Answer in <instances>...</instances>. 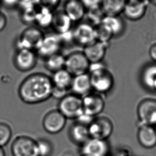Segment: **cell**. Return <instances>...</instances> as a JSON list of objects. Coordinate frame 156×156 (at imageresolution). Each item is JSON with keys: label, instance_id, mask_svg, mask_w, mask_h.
I'll list each match as a JSON object with an SVG mask.
<instances>
[{"label": "cell", "instance_id": "obj_1", "mask_svg": "<svg viewBox=\"0 0 156 156\" xmlns=\"http://www.w3.org/2000/svg\"><path fill=\"white\" fill-rule=\"evenodd\" d=\"M53 89L51 77L42 73H35L28 75L22 80L18 94L25 104L35 105L52 97Z\"/></svg>", "mask_w": 156, "mask_h": 156}, {"label": "cell", "instance_id": "obj_2", "mask_svg": "<svg viewBox=\"0 0 156 156\" xmlns=\"http://www.w3.org/2000/svg\"><path fill=\"white\" fill-rule=\"evenodd\" d=\"M88 73L94 92L104 95L113 89L115 84L114 75L102 62L91 64Z\"/></svg>", "mask_w": 156, "mask_h": 156}, {"label": "cell", "instance_id": "obj_3", "mask_svg": "<svg viewBox=\"0 0 156 156\" xmlns=\"http://www.w3.org/2000/svg\"><path fill=\"white\" fill-rule=\"evenodd\" d=\"M57 109L67 119L77 120L84 114L82 97L68 93L60 100Z\"/></svg>", "mask_w": 156, "mask_h": 156}, {"label": "cell", "instance_id": "obj_4", "mask_svg": "<svg viewBox=\"0 0 156 156\" xmlns=\"http://www.w3.org/2000/svg\"><path fill=\"white\" fill-rule=\"evenodd\" d=\"M45 34L36 26H30L22 32L17 42V49H26L36 51Z\"/></svg>", "mask_w": 156, "mask_h": 156}, {"label": "cell", "instance_id": "obj_5", "mask_svg": "<svg viewBox=\"0 0 156 156\" xmlns=\"http://www.w3.org/2000/svg\"><path fill=\"white\" fill-rule=\"evenodd\" d=\"M90 137L107 140L114 131V124L107 116H98L93 119L88 126Z\"/></svg>", "mask_w": 156, "mask_h": 156}, {"label": "cell", "instance_id": "obj_6", "mask_svg": "<svg viewBox=\"0 0 156 156\" xmlns=\"http://www.w3.org/2000/svg\"><path fill=\"white\" fill-rule=\"evenodd\" d=\"M90 65L83 51H74L66 56L65 68L73 76L88 73Z\"/></svg>", "mask_w": 156, "mask_h": 156}, {"label": "cell", "instance_id": "obj_7", "mask_svg": "<svg viewBox=\"0 0 156 156\" xmlns=\"http://www.w3.org/2000/svg\"><path fill=\"white\" fill-rule=\"evenodd\" d=\"M73 41L83 48L92 44L97 41L95 27L87 21L77 23L72 30Z\"/></svg>", "mask_w": 156, "mask_h": 156}, {"label": "cell", "instance_id": "obj_8", "mask_svg": "<svg viewBox=\"0 0 156 156\" xmlns=\"http://www.w3.org/2000/svg\"><path fill=\"white\" fill-rule=\"evenodd\" d=\"M13 156H39L37 141L26 135L15 138L11 146Z\"/></svg>", "mask_w": 156, "mask_h": 156}, {"label": "cell", "instance_id": "obj_9", "mask_svg": "<svg viewBox=\"0 0 156 156\" xmlns=\"http://www.w3.org/2000/svg\"><path fill=\"white\" fill-rule=\"evenodd\" d=\"M84 114L91 118H95L103 112L105 107L103 94L92 91L82 97Z\"/></svg>", "mask_w": 156, "mask_h": 156}, {"label": "cell", "instance_id": "obj_10", "mask_svg": "<svg viewBox=\"0 0 156 156\" xmlns=\"http://www.w3.org/2000/svg\"><path fill=\"white\" fill-rule=\"evenodd\" d=\"M38 58L35 51L30 49H17L13 56V65L19 72H30L36 67Z\"/></svg>", "mask_w": 156, "mask_h": 156}, {"label": "cell", "instance_id": "obj_11", "mask_svg": "<svg viewBox=\"0 0 156 156\" xmlns=\"http://www.w3.org/2000/svg\"><path fill=\"white\" fill-rule=\"evenodd\" d=\"M63 43L61 36L55 32L45 34L44 37L36 52L38 57L45 59L51 55L60 52Z\"/></svg>", "mask_w": 156, "mask_h": 156}, {"label": "cell", "instance_id": "obj_12", "mask_svg": "<svg viewBox=\"0 0 156 156\" xmlns=\"http://www.w3.org/2000/svg\"><path fill=\"white\" fill-rule=\"evenodd\" d=\"M67 120L58 109L51 110L47 112L43 118V127L49 134H56L63 130Z\"/></svg>", "mask_w": 156, "mask_h": 156}, {"label": "cell", "instance_id": "obj_13", "mask_svg": "<svg viewBox=\"0 0 156 156\" xmlns=\"http://www.w3.org/2000/svg\"><path fill=\"white\" fill-rule=\"evenodd\" d=\"M137 115L140 125L154 126L156 124V100L147 98L140 102Z\"/></svg>", "mask_w": 156, "mask_h": 156}, {"label": "cell", "instance_id": "obj_14", "mask_svg": "<svg viewBox=\"0 0 156 156\" xmlns=\"http://www.w3.org/2000/svg\"><path fill=\"white\" fill-rule=\"evenodd\" d=\"M149 3V0H127L122 14L129 20H139L146 14Z\"/></svg>", "mask_w": 156, "mask_h": 156}, {"label": "cell", "instance_id": "obj_15", "mask_svg": "<svg viewBox=\"0 0 156 156\" xmlns=\"http://www.w3.org/2000/svg\"><path fill=\"white\" fill-rule=\"evenodd\" d=\"M73 22L63 10H55L53 11L51 27L55 33L63 35L71 33L73 28Z\"/></svg>", "mask_w": 156, "mask_h": 156}, {"label": "cell", "instance_id": "obj_16", "mask_svg": "<svg viewBox=\"0 0 156 156\" xmlns=\"http://www.w3.org/2000/svg\"><path fill=\"white\" fill-rule=\"evenodd\" d=\"M109 144L107 140L91 138L83 145L82 154L89 156H108Z\"/></svg>", "mask_w": 156, "mask_h": 156}, {"label": "cell", "instance_id": "obj_17", "mask_svg": "<svg viewBox=\"0 0 156 156\" xmlns=\"http://www.w3.org/2000/svg\"><path fill=\"white\" fill-rule=\"evenodd\" d=\"M62 10L73 23H77L85 17L87 9L80 0H66Z\"/></svg>", "mask_w": 156, "mask_h": 156}, {"label": "cell", "instance_id": "obj_18", "mask_svg": "<svg viewBox=\"0 0 156 156\" xmlns=\"http://www.w3.org/2000/svg\"><path fill=\"white\" fill-rule=\"evenodd\" d=\"M108 44L96 41L92 44L83 48V52L91 64L102 62L105 57Z\"/></svg>", "mask_w": 156, "mask_h": 156}, {"label": "cell", "instance_id": "obj_19", "mask_svg": "<svg viewBox=\"0 0 156 156\" xmlns=\"http://www.w3.org/2000/svg\"><path fill=\"white\" fill-rule=\"evenodd\" d=\"M70 90L72 93L83 97L93 91L89 73L73 76Z\"/></svg>", "mask_w": 156, "mask_h": 156}, {"label": "cell", "instance_id": "obj_20", "mask_svg": "<svg viewBox=\"0 0 156 156\" xmlns=\"http://www.w3.org/2000/svg\"><path fill=\"white\" fill-rule=\"evenodd\" d=\"M69 135L72 141L82 146L91 139L88 126L77 121L70 127Z\"/></svg>", "mask_w": 156, "mask_h": 156}, {"label": "cell", "instance_id": "obj_21", "mask_svg": "<svg viewBox=\"0 0 156 156\" xmlns=\"http://www.w3.org/2000/svg\"><path fill=\"white\" fill-rule=\"evenodd\" d=\"M139 144L145 148H152L156 146V132L154 127L140 125L137 132Z\"/></svg>", "mask_w": 156, "mask_h": 156}, {"label": "cell", "instance_id": "obj_22", "mask_svg": "<svg viewBox=\"0 0 156 156\" xmlns=\"http://www.w3.org/2000/svg\"><path fill=\"white\" fill-rule=\"evenodd\" d=\"M101 23L109 29L114 37L122 35L126 28L124 19L120 15L105 16Z\"/></svg>", "mask_w": 156, "mask_h": 156}, {"label": "cell", "instance_id": "obj_23", "mask_svg": "<svg viewBox=\"0 0 156 156\" xmlns=\"http://www.w3.org/2000/svg\"><path fill=\"white\" fill-rule=\"evenodd\" d=\"M51 78L53 87L66 91L70 89L73 76L65 68L53 73Z\"/></svg>", "mask_w": 156, "mask_h": 156}, {"label": "cell", "instance_id": "obj_24", "mask_svg": "<svg viewBox=\"0 0 156 156\" xmlns=\"http://www.w3.org/2000/svg\"><path fill=\"white\" fill-rule=\"evenodd\" d=\"M127 0H101L100 6L105 16L122 14Z\"/></svg>", "mask_w": 156, "mask_h": 156}, {"label": "cell", "instance_id": "obj_25", "mask_svg": "<svg viewBox=\"0 0 156 156\" xmlns=\"http://www.w3.org/2000/svg\"><path fill=\"white\" fill-rule=\"evenodd\" d=\"M53 11L36 4V13L35 23L41 29L50 27L52 22Z\"/></svg>", "mask_w": 156, "mask_h": 156}, {"label": "cell", "instance_id": "obj_26", "mask_svg": "<svg viewBox=\"0 0 156 156\" xmlns=\"http://www.w3.org/2000/svg\"><path fill=\"white\" fill-rule=\"evenodd\" d=\"M141 80L144 87L156 92V63L147 66L144 68Z\"/></svg>", "mask_w": 156, "mask_h": 156}, {"label": "cell", "instance_id": "obj_27", "mask_svg": "<svg viewBox=\"0 0 156 156\" xmlns=\"http://www.w3.org/2000/svg\"><path fill=\"white\" fill-rule=\"evenodd\" d=\"M66 56L60 52L51 55L45 59L44 66L52 73L62 69L65 67Z\"/></svg>", "mask_w": 156, "mask_h": 156}, {"label": "cell", "instance_id": "obj_28", "mask_svg": "<svg viewBox=\"0 0 156 156\" xmlns=\"http://www.w3.org/2000/svg\"><path fill=\"white\" fill-rule=\"evenodd\" d=\"M105 16V15L100 5L87 9L85 15V17H87V22L94 26L101 23Z\"/></svg>", "mask_w": 156, "mask_h": 156}, {"label": "cell", "instance_id": "obj_29", "mask_svg": "<svg viewBox=\"0 0 156 156\" xmlns=\"http://www.w3.org/2000/svg\"><path fill=\"white\" fill-rule=\"evenodd\" d=\"M95 35L97 41L109 44L112 38H114V35L109 29L103 23L94 26Z\"/></svg>", "mask_w": 156, "mask_h": 156}, {"label": "cell", "instance_id": "obj_30", "mask_svg": "<svg viewBox=\"0 0 156 156\" xmlns=\"http://www.w3.org/2000/svg\"><path fill=\"white\" fill-rule=\"evenodd\" d=\"M12 131L10 126L6 122H0V147L6 146L10 141Z\"/></svg>", "mask_w": 156, "mask_h": 156}, {"label": "cell", "instance_id": "obj_31", "mask_svg": "<svg viewBox=\"0 0 156 156\" xmlns=\"http://www.w3.org/2000/svg\"><path fill=\"white\" fill-rule=\"evenodd\" d=\"M39 156H51L53 152V147L51 142L45 139H41L37 141Z\"/></svg>", "mask_w": 156, "mask_h": 156}, {"label": "cell", "instance_id": "obj_32", "mask_svg": "<svg viewBox=\"0 0 156 156\" xmlns=\"http://www.w3.org/2000/svg\"><path fill=\"white\" fill-rule=\"evenodd\" d=\"M61 1L62 0H34V2L38 5L54 11L57 10L61 3Z\"/></svg>", "mask_w": 156, "mask_h": 156}, {"label": "cell", "instance_id": "obj_33", "mask_svg": "<svg viewBox=\"0 0 156 156\" xmlns=\"http://www.w3.org/2000/svg\"><path fill=\"white\" fill-rule=\"evenodd\" d=\"M68 94V91L53 87L52 94V97L56 99L60 100Z\"/></svg>", "mask_w": 156, "mask_h": 156}, {"label": "cell", "instance_id": "obj_34", "mask_svg": "<svg viewBox=\"0 0 156 156\" xmlns=\"http://www.w3.org/2000/svg\"><path fill=\"white\" fill-rule=\"evenodd\" d=\"M87 9L100 5L101 0H80Z\"/></svg>", "mask_w": 156, "mask_h": 156}, {"label": "cell", "instance_id": "obj_35", "mask_svg": "<svg viewBox=\"0 0 156 156\" xmlns=\"http://www.w3.org/2000/svg\"><path fill=\"white\" fill-rule=\"evenodd\" d=\"M7 24V18L4 13L0 11V32H2Z\"/></svg>", "mask_w": 156, "mask_h": 156}, {"label": "cell", "instance_id": "obj_36", "mask_svg": "<svg viewBox=\"0 0 156 156\" xmlns=\"http://www.w3.org/2000/svg\"><path fill=\"white\" fill-rule=\"evenodd\" d=\"M5 6L12 8L20 4L19 0H1Z\"/></svg>", "mask_w": 156, "mask_h": 156}, {"label": "cell", "instance_id": "obj_37", "mask_svg": "<svg viewBox=\"0 0 156 156\" xmlns=\"http://www.w3.org/2000/svg\"><path fill=\"white\" fill-rule=\"evenodd\" d=\"M149 54L151 59L156 63V43L152 44L150 47Z\"/></svg>", "mask_w": 156, "mask_h": 156}, {"label": "cell", "instance_id": "obj_38", "mask_svg": "<svg viewBox=\"0 0 156 156\" xmlns=\"http://www.w3.org/2000/svg\"><path fill=\"white\" fill-rule=\"evenodd\" d=\"M0 156H5V152L3 147H0Z\"/></svg>", "mask_w": 156, "mask_h": 156}, {"label": "cell", "instance_id": "obj_39", "mask_svg": "<svg viewBox=\"0 0 156 156\" xmlns=\"http://www.w3.org/2000/svg\"><path fill=\"white\" fill-rule=\"evenodd\" d=\"M149 3H151L154 5H156V0H149Z\"/></svg>", "mask_w": 156, "mask_h": 156}, {"label": "cell", "instance_id": "obj_40", "mask_svg": "<svg viewBox=\"0 0 156 156\" xmlns=\"http://www.w3.org/2000/svg\"><path fill=\"white\" fill-rule=\"evenodd\" d=\"M154 129H155V131H156V124L155 125H154Z\"/></svg>", "mask_w": 156, "mask_h": 156}, {"label": "cell", "instance_id": "obj_41", "mask_svg": "<svg viewBox=\"0 0 156 156\" xmlns=\"http://www.w3.org/2000/svg\"><path fill=\"white\" fill-rule=\"evenodd\" d=\"M87 156V155H85V154H81V156Z\"/></svg>", "mask_w": 156, "mask_h": 156}, {"label": "cell", "instance_id": "obj_42", "mask_svg": "<svg viewBox=\"0 0 156 156\" xmlns=\"http://www.w3.org/2000/svg\"><path fill=\"white\" fill-rule=\"evenodd\" d=\"M1 4V1L0 0V4Z\"/></svg>", "mask_w": 156, "mask_h": 156}]
</instances>
